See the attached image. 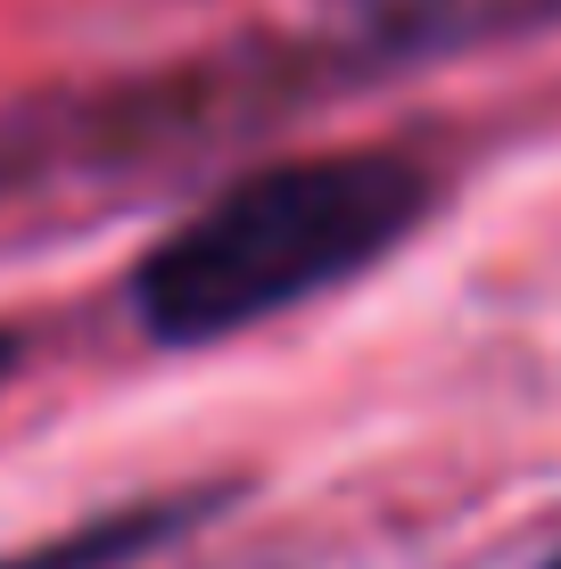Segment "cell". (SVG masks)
I'll use <instances>...</instances> for the list:
<instances>
[{
    "label": "cell",
    "instance_id": "cell-1",
    "mask_svg": "<svg viewBox=\"0 0 561 569\" xmlns=\"http://www.w3.org/2000/svg\"><path fill=\"white\" fill-rule=\"evenodd\" d=\"M421 207H430L421 166L380 149L264 166L257 182L223 190L207 214L166 231L149 248L132 298H141V322L173 347L231 339V330L363 272L380 248H397L413 231Z\"/></svg>",
    "mask_w": 561,
    "mask_h": 569
},
{
    "label": "cell",
    "instance_id": "cell-2",
    "mask_svg": "<svg viewBox=\"0 0 561 569\" xmlns=\"http://www.w3.org/2000/svg\"><path fill=\"white\" fill-rule=\"evenodd\" d=\"M0 363H9V339H0Z\"/></svg>",
    "mask_w": 561,
    "mask_h": 569
},
{
    "label": "cell",
    "instance_id": "cell-3",
    "mask_svg": "<svg viewBox=\"0 0 561 569\" xmlns=\"http://www.w3.org/2000/svg\"><path fill=\"white\" fill-rule=\"evenodd\" d=\"M553 569H561V561H553Z\"/></svg>",
    "mask_w": 561,
    "mask_h": 569
}]
</instances>
